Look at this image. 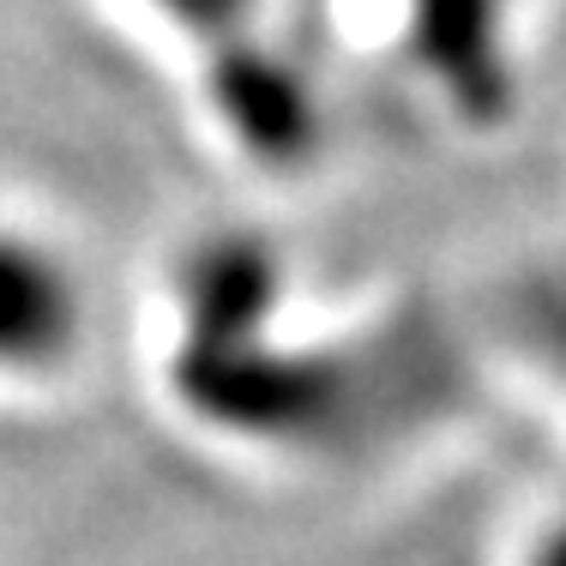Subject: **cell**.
Masks as SVG:
<instances>
[{
    "instance_id": "6da1fadb",
    "label": "cell",
    "mask_w": 566,
    "mask_h": 566,
    "mask_svg": "<svg viewBox=\"0 0 566 566\" xmlns=\"http://www.w3.org/2000/svg\"><path fill=\"white\" fill-rule=\"evenodd\" d=\"M85 338V290L61 253L0 229V380H43Z\"/></svg>"
},
{
    "instance_id": "7a4b0ae2",
    "label": "cell",
    "mask_w": 566,
    "mask_h": 566,
    "mask_svg": "<svg viewBox=\"0 0 566 566\" xmlns=\"http://www.w3.org/2000/svg\"><path fill=\"white\" fill-rule=\"evenodd\" d=\"M501 7H506V12H524V0H501Z\"/></svg>"
}]
</instances>
